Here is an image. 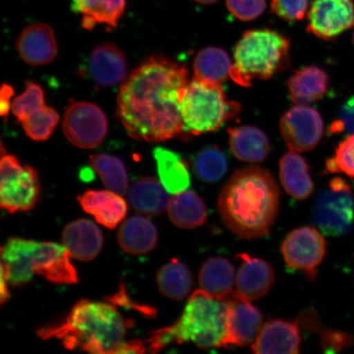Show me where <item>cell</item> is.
Returning a JSON list of instances; mask_svg holds the SVG:
<instances>
[{
	"label": "cell",
	"instance_id": "obj_6",
	"mask_svg": "<svg viewBox=\"0 0 354 354\" xmlns=\"http://www.w3.org/2000/svg\"><path fill=\"white\" fill-rule=\"evenodd\" d=\"M290 48L289 39L277 30H248L234 48L230 77L243 87L254 79L272 78L290 65Z\"/></svg>",
	"mask_w": 354,
	"mask_h": 354
},
{
	"label": "cell",
	"instance_id": "obj_22",
	"mask_svg": "<svg viewBox=\"0 0 354 354\" xmlns=\"http://www.w3.org/2000/svg\"><path fill=\"white\" fill-rule=\"evenodd\" d=\"M328 73L317 66L296 71L288 81L290 99L297 105H308L320 100L328 91Z\"/></svg>",
	"mask_w": 354,
	"mask_h": 354
},
{
	"label": "cell",
	"instance_id": "obj_45",
	"mask_svg": "<svg viewBox=\"0 0 354 354\" xmlns=\"http://www.w3.org/2000/svg\"><path fill=\"white\" fill-rule=\"evenodd\" d=\"M353 46H354V32H353Z\"/></svg>",
	"mask_w": 354,
	"mask_h": 354
},
{
	"label": "cell",
	"instance_id": "obj_16",
	"mask_svg": "<svg viewBox=\"0 0 354 354\" xmlns=\"http://www.w3.org/2000/svg\"><path fill=\"white\" fill-rule=\"evenodd\" d=\"M16 46L21 59L30 66L50 64L57 55L54 30L46 24L26 26L17 39Z\"/></svg>",
	"mask_w": 354,
	"mask_h": 354
},
{
	"label": "cell",
	"instance_id": "obj_2",
	"mask_svg": "<svg viewBox=\"0 0 354 354\" xmlns=\"http://www.w3.org/2000/svg\"><path fill=\"white\" fill-rule=\"evenodd\" d=\"M280 205L275 180L259 167L234 172L220 194L218 207L230 231L247 240L263 237L271 230Z\"/></svg>",
	"mask_w": 354,
	"mask_h": 354
},
{
	"label": "cell",
	"instance_id": "obj_10",
	"mask_svg": "<svg viewBox=\"0 0 354 354\" xmlns=\"http://www.w3.org/2000/svg\"><path fill=\"white\" fill-rule=\"evenodd\" d=\"M64 134L71 143L81 149L98 147L108 134L107 117L98 106L77 102L66 110L63 122Z\"/></svg>",
	"mask_w": 354,
	"mask_h": 354
},
{
	"label": "cell",
	"instance_id": "obj_14",
	"mask_svg": "<svg viewBox=\"0 0 354 354\" xmlns=\"http://www.w3.org/2000/svg\"><path fill=\"white\" fill-rule=\"evenodd\" d=\"M234 291L227 304V344L243 347L254 343L263 326V316L258 308Z\"/></svg>",
	"mask_w": 354,
	"mask_h": 354
},
{
	"label": "cell",
	"instance_id": "obj_26",
	"mask_svg": "<svg viewBox=\"0 0 354 354\" xmlns=\"http://www.w3.org/2000/svg\"><path fill=\"white\" fill-rule=\"evenodd\" d=\"M234 266L223 257H212L203 264L198 274L201 290L221 301L234 293Z\"/></svg>",
	"mask_w": 354,
	"mask_h": 354
},
{
	"label": "cell",
	"instance_id": "obj_15",
	"mask_svg": "<svg viewBox=\"0 0 354 354\" xmlns=\"http://www.w3.org/2000/svg\"><path fill=\"white\" fill-rule=\"evenodd\" d=\"M301 342L299 321L272 320L264 323L251 349L257 354H295Z\"/></svg>",
	"mask_w": 354,
	"mask_h": 354
},
{
	"label": "cell",
	"instance_id": "obj_19",
	"mask_svg": "<svg viewBox=\"0 0 354 354\" xmlns=\"http://www.w3.org/2000/svg\"><path fill=\"white\" fill-rule=\"evenodd\" d=\"M77 199L83 210L106 228H116L126 218L127 203L113 190H87Z\"/></svg>",
	"mask_w": 354,
	"mask_h": 354
},
{
	"label": "cell",
	"instance_id": "obj_34",
	"mask_svg": "<svg viewBox=\"0 0 354 354\" xmlns=\"http://www.w3.org/2000/svg\"><path fill=\"white\" fill-rule=\"evenodd\" d=\"M59 122V114L47 106L35 111L21 122L26 136L35 141H46L50 138Z\"/></svg>",
	"mask_w": 354,
	"mask_h": 354
},
{
	"label": "cell",
	"instance_id": "obj_24",
	"mask_svg": "<svg viewBox=\"0 0 354 354\" xmlns=\"http://www.w3.org/2000/svg\"><path fill=\"white\" fill-rule=\"evenodd\" d=\"M229 144L234 157L240 160L258 163L267 158L270 151L268 136L255 127L241 126L228 130Z\"/></svg>",
	"mask_w": 354,
	"mask_h": 354
},
{
	"label": "cell",
	"instance_id": "obj_40",
	"mask_svg": "<svg viewBox=\"0 0 354 354\" xmlns=\"http://www.w3.org/2000/svg\"><path fill=\"white\" fill-rule=\"evenodd\" d=\"M330 131H346L349 135L354 134V96L343 105L339 119L331 124Z\"/></svg>",
	"mask_w": 354,
	"mask_h": 354
},
{
	"label": "cell",
	"instance_id": "obj_41",
	"mask_svg": "<svg viewBox=\"0 0 354 354\" xmlns=\"http://www.w3.org/2000/svg\"><path fill=\"white\" fill-rule=\"evenodd\" d=\"M13 95V88L10 85L3 84L1 88V100H0V113L3 118L8 116V112L12 107L10 100Z\"/></svg>",
	"mask_w": 354,
	"mask_h": 354
},
{
	"label": "cell",
	"instance_id": "obj_29",
	"mask_svg": "<svg viewBox=\"0 0 354 354\" xmlns=\"http://www.w3.org/2000/svg\"><path fill=\"white\" fill-rule=\"evenodd\" d=\"M167 212L171 223L181 229L201 227L207 219L205 203L193 190L174 194L168 203Z\"/></svg>",
	"mask_w": 354,
	"mask_h": 354
},
{
	"label": "cell",
	"instance_id": "obj_28",
	"mask_svg": "<svg viewBox=\"0 0 354 354\" xmlns=\"http://www.w3.org/2000/svg\"><path fill=\"white\" fill-rule=\"evenodd\" d=\"M157 162L159 180L168 194H176L187 190L190 185V175L187 162L178 153L165 148L153 150Z\"/></svg>",
	"mask_w": 354,
	"mask_h": 354
},
{
	"label": "cell",
	"instance_id": "obj_11",
	"mask_svg": "<svg viewBox=\"0 0 354 354\" xmlns=\"http://www.w3.org/2000/svg\"><path fill=\"white\" fill-rule=\"evenodd\" d=\"M326 242L316 228L304 227L291 232L281 245L283 258L288 267L297 270L315 281L318 266L325 258Z\"/></svg>",
	"mask_w": 354,
	"mask_h": 354
},
{
	"label": "cell",
	"instance_id": "obj_7",
	"mask_svg": "<svg viewBox=\"0 0 354 354\" xmlns=\"http://www.w3.org/2000/svg\"><path fill=\"white\" fill-rule=\"evenodd\" d=\"M240 111V104L227 100L221 84L193 79L181 104L183 132L198 136L214 131Z\"/></svg>",
	"mask_w": 354,
	"mask_h": 354
},
{
	"label": "cell",
	"instance_id": "obj_39",
	"mask_svg": "<svg viewBox=\"0 0 354 354\" xmlns=\"http://www.w3.org/2000/svg\"><path fill=\"white\" fill-rule=\"evenodd\" d=\"M317 332L321 338L322 346L326 353L342 351V349L354 345L353 336L343 331L319 329Z\"/></svg>",
	"mask_w": 354,
	"mask_h": 354
},
{
	"label": "cell",
	"instance_id": "obj_12",
	"mask_svg": "<svg viewBox=\"0 0 354 354\" xmlns=\"http://www.w3.org/2000/svg\"><path fill=\"white\" fill-rule=\"evenodd\" d=\"M280 130L290 150L308 152L319 144L324 133V122L317 110L297 105L283 114Z\"/></svg>",
	"mask_w": 354,
	"mask_h": 354
},
{
	"label": "cell",
	"instance_id": "obj_44",
	"mask_svg": "<svg viewBox=\"0 0 354 354\" xmlns=\"http://www.w3.org/2000/svg\"><path fill=\"white\" fill-rule=\"evenodd\" d=\"M194 1L201 4H205V6H210V4H214L219 1V0H194Z\"/></svg>",
	"mask_w": 354,
	"mask_h": 354
},
{
	"label": "cell",
	"instance_id": "obj_9",
	"mask_svg": "<svg viewBox=\"0 0 354 354\" xmlns=\"http://www.w3.org/2000/svg\"><path fill=\"white\" fill-rule=\"evenodd\" d=\"M313 220L323 234L340 236L351 230L354 221V197L351 185L342 177L332 179L317 196Z\"/></svg>",
	"mask_w": 354,
	"mask_h": 354
},
{
	"label": "cell",
	"instance_id": "obj_23",
	"mask_svg": "<svg viewBox=\"0 0 354 354\" xmlns=\"http://www.w3.org/2000/svg\"><path fill=\"white\" fill-rule=\"evenodd\" d=\"M118 241L122 250L133 255L149 254L158 241V230L151 221L136 216L127 219L118 230Z\"/></svg>",
	"mask_w": 354,
	"mask_h": 354
},
{
	"label": "cell",
	"instance_id": "obj_36",
	"mask_svg": "<svg viewBox=\"0 0 354 354\" xmlns=\"http://www.w3.org/2000/svg\"><path fill=\"white\" fill-rule=\"evenodd\" d=\"M326 170L331 174L342 172L354 178V134L344 140L335 149L333 158L326 162Z\"/></svg>",
	"mask_w": 354,
	"mask_h": 354
},
{
	"label": "cell",
	"instance_id": "obj_30",
	"mask_svg": "<svg viewBox=\"0 0 354 354\" xmlns=\"http://www.w3.org/2000/svg\"><path fill=\"white\" fill-rule=\"evenodd\" d=\"M232 65L227 53L223 48H203L194 61V79L221 85L231 75Z\"/></svg>",
	"mask_w": 354,
	"mask_h": 354
},
{
	"label": "cell",
	"instance_id": "obj_5",
	"mask_svg": "<svg viewBox=\"0 0 354 354\" xmlns=\"http://www.w3.org/2000/svg\"><path fill=\"white\" fill-rule=\"evenodd\" d=\"M68 251L53 242H39L12 237L1 248V264L10 274V284L20 286L41 276L59 285L78 282L76 268Z\"/></svg>",
	"mask_w": 354,
	"mask_h": 354
},
{
	"label": "cell",
	"instance_id": "obj_35",
	"mask_svg": "<svg viewBox=\"0 0 354 354\" xmlns=\"http://www.w3.org/2000/svg\"><path fill=\"white\" fill-rule=\"evenodd\" d=\"M46 106L44 93L41 86L32 82L26 83L24 93L13 100L11 110L17 118L22 122L30 114Z\"/></svg>",
	"mask_w": 354,
	"mask_h": 354
},
{
	"label": "cell",
	"instance_id": "obj_27",
	"mask_svg": "<svg viewBox=\"0 0 354 354\" xmlns=\"http://www.w3.org/2000/svg\"><path fill=\"white\" fill-rule=\"evenodd\" d=\"M73 7L82 17L83 28L91 30L99 24L116 28L125 12L127 0H73Z\"/></svg>",
	"mask_w": 354,
	"mask_h": 354
},
{
	"label": "cell",
	"instance_id": "obj_20",
	"mask_svg": "<svg viewBox=\"0 0 354 354\" xmlns=\"http://www.w3.org/2000/svg\"><path fill=\"white\" fill-rule=\"evenodd\" d=\"M88 73L97 85L110 87L126 79L127 65L123 53L117 46L104 42L97 46L88 60Z\"/></svg>",
	"mask_w": 354,
	"mask_h": 354
},
{
	"label": "cell",
	"instance_id": "obj_17",
	"mask_svg": "<svg viewBox=\"0 0 354 354\" xmlns=\"http://www.w3.org/2000/svg\"><path fill=\"white\" fill-rule=\"evenodd\" d=\"M236 259L241 265L236 278V292L250 301L263 297L276 281L272 266L246 254H239Z\"/></svg>",
	"mask_w": 354,
	"mask_h": 354
},
{
	"label": "cell",
	"instance_id": "obj_42",
	"mask_svg": "<svg viewBox=\"0 0 354 354\" xmlns=\"http://www.w3.org/2000/svg\"><path fill=\"white\" fill-rule=\"evenodd\" d=\"M145 351V345L143 342L140 340H132L124 343L118 353H144Z\"/></svg>",
	"mask_w": 354,
	"mask_h": 354
},
{
	"label": "cell",
	"instance_id": "obj_33",
	"mask_svg": "<svg viewBox=\"0 0 354 354\" xmlns=\"http://www.w3.org/2000/svg\"><path fill=\"white\" fill-rule=\"evenodd\" d=\"M227 170V157L216 146L203 149L194 159V174L203 183H215L223 178Z\"/></svg>",
	"mask_w": 354,
	"mask_h": 354
},
{
	"label": "cell",
	"instance_id": "obj_4",
	"mask_svg": "<svg viewBox=\"0 0 354 354\" xmlns=\"http://www.w3.org/2000/svg\"><path fill=\"white\" fill-rule=\"evenodd\" d=\"M227 304L203 290L194 292L179 319L154 330L148 352L156 353L171 344L192 343L202 349L227 348Z\"/></svg>",
	"mask_w": 354,
	"mask_h": 354
},
{
	"label": "cell",
	"instance_id": "obj_31",
	"mask_svg": "<svg viewBox=\"0 0 354 354\" xmlns=\"http://www.w3.org/2000/svg\"><path fill=\"white\" fill-rule=\"evenodd\" d=\"M157 284L163 296L180 300L189 295L194 281L187 266L179 259H174L159 270Z\"/></svg>",
	"mask_w": 354,
	"mask_h": 354
},
{
	"label": "cell",
	"instance_id": "obj_8",
	"mask_svg": "<svg viewBox=\"0 0 354 354\" xmlns=\"http://www.w3.org/2000/svg\"><path fill=\"white\" fill-rule=\"evenodd\" d=\"M41 184L37 171L22 166L15 155L1 159L0 205L11 214L32 210L41 198Z\"/></svg>",
	"mask_w": 354,
	"mask_h": 354
},
{
	"label": "cell",
	"instance_id": "obj_43",
	"mask_svg": "<svg viewBox=\"0 0 354 354\" xmlns=\"http://www.w3.org/2000/svg\"><path fill=\"white\" fill-rule=\"evenodd\" d=\"M10 283V274H8V270L4 266L1 264V292H0V302L1 304L8 301V298L10 297V290H8V284Z\"/></svg>",
	"mask_w": 354,
	"mask_h": 354
},
{
	"label": "cell",
	"instance_id": "obj_32",
	"mask_svg": "<svg viewBox=\"0 0 354 354\" xmlns=\"http://www.w3.org/2000/svg\"><path fill=\"white\" fill-rule=\"evenodd\" d=\"M90 165L99 174L105 187L121 196L127 193L128 175L120 158L109 154L91 155Z\"/></svg>",
	"mask_w": 354,
	"mask_h": 354
},
{
	"label": "cell",
	"instance_id": "obj_38",
	"mask_svg": "<svg viewBox=\"0 0 354 354\" xmlns=\"http://www.w3.org/2000/svg\"><path fill=\"white\" fill-rule=\"evenodd\" d=\"M230 12L241 21H252L262 15L267 8L266 0H227Z\"/></svg>",
	"mask_w": 354,
	"mask_h": 354
},
{
	"label": "cell",
	"instance_id": "obj_1",
	"mask_svg": "<svg viewBox=\"0 0 354 354\" xmlns=\"http://www.w3.org/2000/svg\"><path fill=\"white\" fill-rule=\"evenodd\" d=\"M189 83L183 64L162 56L143 62L118 95V114L128 135L158 143L183 132L181 104Z\"/></svg>",
	"mask_w": 354,
	"mask_h": 354
},
{
	"label": "cell",
	"instance_id": "obj_13",
	"mask_svg": "<svg viewBox=\"0 0 354 354\" xmlns=\"http://www.w3.org/2000/svg\"><path fill=\"white\" fill-rule=\"evenodd\" d=\"M353 26V0H313L308 11V32L325 41H333Z\"/></svg>",
	"mask_w": 354,
	"mask_h": 354
},
{
	"label": "cell",
	"instance_id": "obj_18",
	"mask_svg": "<svg viewBox=\"0 0 354 354\" xmlns=\"http://www.w3.org/2000/svg\"><path fill=\"white\" fill-rule=\"evenodd\" d=\"M63 245L73 259L88 262L99 255L104 236L98 225L88 219H78L66 225L62 234Z\"/></svg>",
	"mask_w": 354,
	"mask_h": 354
},
{
	"label": "cell",
	"instance_id": "obj_3",
	"mask_svg": "<svg viewBox=\"0 0 354 354\" xmlns=\"http://www.w3.org/2000/svg\"><path fill=\"white\" fill-rule=\"evenodd\" d=\"M132 321L122 316L112 304L80 300L63 322L37 332L43 339L61 340L70 351L118 353L125 343Z\"/></svg>",
	"mask_w": 354,
	"mask_h": 354
},
{
	"label": "cell",
	"instance_id": "obj_21",
	"mask_svg": "<svg viewBox=\"0 0 354 354\" xmlns=\"http://www.w3.org/2000/svg\"><path fill=\"white\" fill-rule=\"evenodd\" d=\"M160 180L144 177L133 183L127 192V201L137 214L158 216L167 210L169 198Z\"/></svg>",
	"mask_w": 354,
	"mask_h": 354
},
{
	"label": "cell",
	"instance_id": "obj_25",
	"mask_svg": "<svg viewBox=\"0 0 354 354\" xmlns=\"http://www.w3.org/2000/svg\"><path fill=\"white\" fill-rule=\"evenodd\" d=\"M280 179L283 187L290 196L304 201L311 196L314 185L305 159L298 152L290 150L281 158Z\"/></svg>",
	"mask_w": 354,
	"mask_h": 354
},
{
	"label": "cell",
	"instance_id": "obj_37",
	"mask_svg": "<svg viewBox=\"0 0 354 354\" xmlns=\"http://www.w3.org/2000/svg\"><path fill=\"white\" fill-rule=\"evenodd\" d=\"M309 0H272V11L287 21L303 20L308 12Z\"/></svg>",
	"mask_w": 354,
	"mask_h": 354
}]
</instances>
